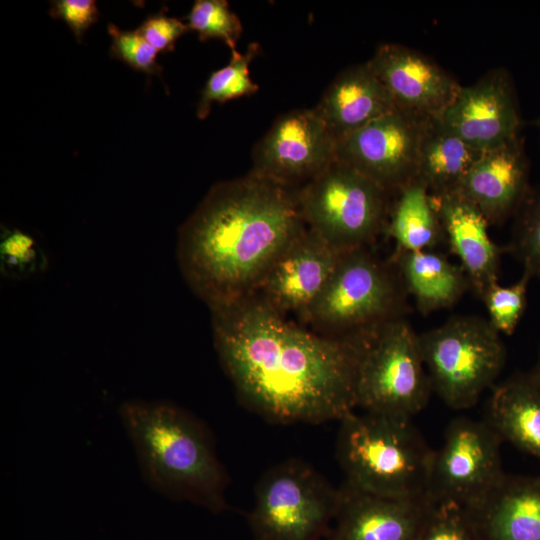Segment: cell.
<instances>
[{"mask_svg":"<svg viewBox=\"0 0 540 540\" xmlns=\"http://www.w3.org/2000/svg\"><path fill=\"white\" fill-rule=\"evenodd\" d=\"M340 488L291 459L259 480L248 522L255 540H319L335 519Z\"/></svg>","mask_w":540,"mask_h":540,"instance_id":"9","label":"cell"},{"mask_svg":"<svg viewBox=\"0 0 540 540\" xmlns=\"http://www.w3.org/2000/svg\"><path fill=\"white\" fill-rule=\"evenodd\" d=\"M118 411L150 488L214 513L228 508V475L202 421L164 400H127Z\"/></svg>","mask_w":540,"mask_h":540,"instance_id":"3","label":"cell"},{"mask_svg":"<svg viewBox=\"0 0 540 540\" xmlns=\"http://www.w3.org/2000/svg\"><path fill=\"white\" fill-rule=\"evenodd\" d=\"M429 507L427 500L382 497L343 484L330 540H415Z\"/></svg>","mask_w":540,"mask_h":540,"instance_id":"17","label":"cell"},{"mask_svg":"<svg viewBox=\"0 0 540 540\" xmlns=\"http://www.w3.org/2000/svg\"><path fill=\"white\" fill-rule=\"evenodd\" d=\"M450 251L459 260L478 298L498 282L501 255L507 252L490 237L489 222L458 192L432 196Z\"/></svg>","mask_w":540,"mask_h":540,"instance_id":"18","label":"cell"},{"mask_svg":"<svg viewBox=\"0 0 540 540\" xmlns=\"http://www.w3.org/2000/svg\"><path fill=\"white\" fill-rule=\"evenodd\" d=\"M539 127H540V119H539Z\"/></svg>","mask_w":540,"mask_h":540,"instance_id":"35","label":"cell"},{"mask_svg":"<svg viewBox=\"0 0 540 540\" xmlns=\"http://www.w3.org/2000/svg\"><path fill=\"white\" fill-rule=\"evenodd\" d=\"M389 194L337 160L297 189L307 228L340 253L367 247L385 229Z\"/></svg>","mask_w":540,"mask_h":540,"instance_id":"8","label":"cell"},{"mask_svg":"<svg viewBox=\"0 0 540 540\" xmlns=\"http://www.w3.org/2000/svg\"><path fill=\"white\" fill-rule=\"evenodd\" d=\"M531 277L524 273L517 282L502 286L492 284L483 294L489 319L488 321L500 334L512 335L515 331L527 303V289Z\"/></svg>","mask_w":540,"mask_h":540,"instance_id":"28","label":"cell"},{"mask_svg":"<svg viewBox=\"0 0 540 540\" xmlns=\"http://www.w3.org/2000/svg\"><path fill=\"white\" fill-rule=\"evenodd\" d=\"M418 343L432 392L455 410L474 406L506 361L501 334L480 316H453L418 334Z\"/></svg>","mask_w":540,"mask_h":540,"instance_id":"6","label":"cell"},{"mask_svg":"<svg viewBox=\"0 0 540 540\" xmlns=\"http://www.w3.org/2000/svg\"><path fill=\"white\" fill-rule=\"evenodd\" d=\"M530 377L540 386V348L537 361L531 371L528 372Z\"/></svg>","mask_w":540,"mask_h":540,"instance_id":"34","label":"cell"},{"mask_svg":"<svg viewBox=\"0 0 540 540\" xmlns=\"http://www.w3.org/2000/svg\"><path fill=\"white\" fill-rule=\"evenodd\" d=\"M341 254L306 228L275 260L256 293L283 315L296 312L303 316Z\"/></svg>","mask_w":540,"mask_h":540,"instance_id":"15","label":"cell"},{"mask_svg":"<svg viewBox=\"0 0 540 540\" xmlns=\"http://www.w3.org/2000/svg\"><path fill=\"white\" fill-rule=\"evenodd\" d=\"M257 44L252 43L245 54L232 52L231 61L213 72L208 78L197 106V117L205 119L213 103L222 104L257 92L258 85L250 78L249 64L258 53Z\"/></svg>","mask_w":540,"mask_h":540,"instance_id":"25","label":"cell"},{"mask_svg":"<svg viewBox=\"0 0 540 540\" xmlns=\"http://www.w3.org/2000/svg\"><path fill=\"white\" fill-rule=\"evenodd\" d=\"M137 30L158 52H170L189 27L177 18L159 13L148 17Z\"/></svg>","mask_w":540,"mask_h":540,"instance_id":"32","label":"cell"},{"mask_svg":"<svg viewBox=\"0 0 540 540\" xmlns=\"http://www.w3.org/2000/svg\"><path fill=\"white\" fill-rule=\"evenodd\" d=\"M431 392L418 333L403 316L358 333L356 408L412 419L427 405Z\"/></svg>","mask_w":540,"mask_h":540,"instance_id":"5","label":"cell"},{"mask_svg":"<svg viewBox=\"0 0 540 540\" xmlns=\"http://www.w3.org/2000/svg\"><path fill=\"white\" fill-rule=\"evenodd\" d=\"M394 263L406 292L422 314L452 307L470 289L459 263L434 249L397 252Z\"/></svg>","mask_w":540,"mask_h":540,"instance_id":"22","label":"cell"},{"mask_svg":"<svg viewBox=\"0 0 540 540\" xmlns=\"http://www.w3.org/2000/svg\"><path fill=\"white\" fill-rule=\"evenodd\" d=\"M503 442L540 462V386L529 373L494 385L484 418Z\"/></svg>","mask_w":540,"mask_h":540,"instance_id":"21","label":"cell"},{"mask_svg":"<svg viewBox=\"0 0 540 540\" xmlns=\"http://www.w3.org/2000/svg\"><path fill=\"white\" fill-rule=\"evenodd\" d=\"M466 509L482 540H540V474L505 473Z\"/></svg>","mask_w":540,"mask_h":540,"instance_id":"19","label":"cell"},{"mask_svg":"<svg viewBox=\"0 0 540 540\" xmlns=\"http://www.w3.org/2000/svg\"><path fill=\"white\" fill-rule=\"evenodd\" d=\"M189 30L198 33L202 41L222 40L231 50L235 47L242 33V24L238 16L229 8L225 0H197L188 15Z\"/></svg>","mask_w":540,"mask_h":540,"instance_id":"27","label":"cell"},{"mask_svg":"<svg viewBox=\"0 0 540 540\" xmlns=\"http://www.w3.org/2000/svg\"><path fill=\"white\" fill-rule=\"evenodd\" d=\"M50 15L64 21L78 41L94 24L99 12L94 0H57L51 4Z\"/></svg>","mask_w":540,"mask_h":540,"instance_id":"33","label":"cell"},{"mask_svg":"<svg viewBox=\"0 0 540 540\" xmlns=\"http://www.w3.org/2000/svg\"><path fill=\"white\" fill-rule=\"evenodd\" d=\"M415 540H482L466 508L430 503Z\"/></svg>","mask_w":540,"mask_h":540,"instance_id":"29","label":"cell"},{"mask_svg":"<svg viewBox=\"0 0 540 540\" xmlns=\"http://www.w3.org/2000/svg\"><path fill=\"white\" fill-rule=\"evenodd\" d=\"M336 145L337 139L314 109L290 111L255 146L252 172L296 189L336 160Z\"/></svg>","mask_w":540,"mask_h":540,"instance_id":"12","label":"cell"},{"mask_svg":"<svg viewBox=\"0 0 540 540\" xmlns=\"http://www.w3.org/2000/svg\"><path fill=\"white\" fill-rule=\"evenodd\" d=\"M455 135L476 150L487 151L520 137L522 121L511 77L490 71L469 86H460L438 117Z\"/></svg>","mask_w":540,"mask_h":540,"instance_id":"13","label":"cell"},{"mask_svg":"<svg viewBox=\"0 0 540 540\" xmlns=\"http://www.w3.org/2000/svg\"><path fill=\"white\" fill-rule=\"evenodd\" d=\"M0 245L1 269L11 278L28 277L44 268L43 253L28 234L6 230Z\"/></svg>","mask_w":540,"mask_h":540,"instance_id":"30","label":"cell"},{"mask_svg":"<svg viewBox=\"0 0 540 540\" xmlns=\"http://www.w3.org/2000/svg\"><path fill=\"white\" fill-rule=\"evenodd\" d=\"M339 422L344 484L382 497L427 500L434 450L412 419L352 411Z\"/></svg>","mask_w":540,"mask_h":540,"instance_id":"4","label":"cell"},{"mask_svg":"<svg viewBox=\"0 0 540 540\" xmlns=\"http://www.w3.org/2000/svg\"><path fill=\"white\" fill-rule=\"evenodd\" d=\"M112 38L111 55L136 71L147 75H160L162 67L157 62L158 51L154 49L138 32L119 29L114 24L108 25Z\"/></svg>","mask_w":540,"mask_h":540,"instance_id":"31","label":"cell"},{"mask_svg":"<svg viewBox=\"0 0 540 540\" xmlns=\"http://www.w3.org/2000/svg\"><path fill=\"white\" fill-rule=\"evenodd\" d=\"M428 119L396 108L337 139L336 160L387 192H398L416 177L419 148Z\"/></svg>","mask_w":540,"mask_h":540,"instance_id":"11","label":"cell"},{"mask_svg":"<svg viewBox=\"0 0 540 540\" xmlns=\"http://www.w3.org/2000/svg\"><path fill=\"white\" fill-rule=\"evenodd\" d=\"M297 189L250 172L215 184L180 227L177 258L189 287L210 309L256 293L305 229Z\"/></svg>","mask_w":540,"mask_h":540,"instance_id":"2","label":"cell"},{"mask_svg":"<svg viewBox=\"0 0 540 540\" xmlns=\"http://www.w3.org/2000/svg\"><path fill=\"white\" fill-rule=\"evenodd\" d=\"M506 248L522 263L524 273L540 278V191L531 188L516 212L512 239Z\"/></svg>","mask_w":540,"mask_h":540,"instance_id":"26","label":"cell"},{"mask_svg":"<svg viewBox=\"0 0 540 540\" xmlns=\"http://www.w3.org/2000/svg\"><path fill=\"white\" fill-rule=\"evenodd\" d=\"M367 64L397 109L423 118H438L461 86L433 60L400 44L380 45Z\"/></svg>","mask_w":540,"mask_h":540,"instance_id":"14","label":"cell"},{"mask_svg":"<svg viewBox=\"0 0 540 540\" xmlns=\"http://www.w3.org/2000/svg\"><path fill=\"white\" fill-rule=\"evenodd\" d=\"M397 194L385 227L396 244L397 252L435 249L445 236L428 188L414 179Z\"/></svg>","mask_w":540,"mask_h":540,"instance_id":"24","label":"cell"},{"mask_svg":"<svg viewBox=\"0 0 540 540\" xmlns=\"http://www.w3.org/2000/svg\"><path fill=\"white\" fill-rule=\"evenodd\" d=\"M481 154L482 151L465 143L439 118H430L419 148L415 179L422 182L432 196L457 192Z\"/></svg>","mask_w":540,"mask_h":540,"instance_id":"23","label":"cell"},{"mask_svg":"<svg viewBox=\"0 0 540 540\" xmlns=\"http://www.w3.org/2000/svg\"><path fill=\"white\" fill-rule=\"evenodd\" d=\"M530 190L528 159L518 137L482 152L457 192L477 207L491 225L516 214Z\"/></svg>","mask_w":540,"mask_h":540,"instance_id":"16","label":"cell"},{"mask_svg":"<svg viewBox=\"0 0 540 540\" xmlns=\"http://www.w3.org/2000/svg\"><path fill=\"white\" fill-rule=\"evenodd\" d=\"M395 109L388 90L366 62L338 75L314 111L339 139Z\"/></svg>","mask_w":540,"mask_h":540,"instance_id":"20","label":"cell"},{"mask_svg":"<svg viewBox=\"0 0 540 540\" xmlns=\"http://www.w3.org/2000/svg\"><path fill=\"white\" fill-rule=\"evenodd\" d=\"M502 443L485 419L451 420L441 447L433 453L427 500L464 508L478 502L505 474L500 453Z\"/></svg>","mask_w":540,"mask_h":540,"instance_id":"10","label":"cell"},{"mask_svg":"<svg viewBox=\"0 0 540 540\" xmlns=\"http://www.w3.org/2000/svg\"><path fill=\"white\" fill-rule=\"evenodd\" d=\"M405 293L399 274L362 247L341 254L302 317L325 336L348 337L403 316Z\"/></svg>","mask_w":540,"mask_h":540,"instance_id":"7","label":"cell"},{"mask_svg":"<svg viewBox=\"0 0 540 540\" xmlns=\"http://www.w3.org/2000/svg\"><path fill=\"white\" fill-rule=\"evenodd\" d=\"M216 352L239 399L278 423L340 421L356 408V335L315 334L257 293L210 309Z\"/></svg>","mask_w":540,"mask_h":540,"instance_id":"1","label":"cell"}]
</instances>
